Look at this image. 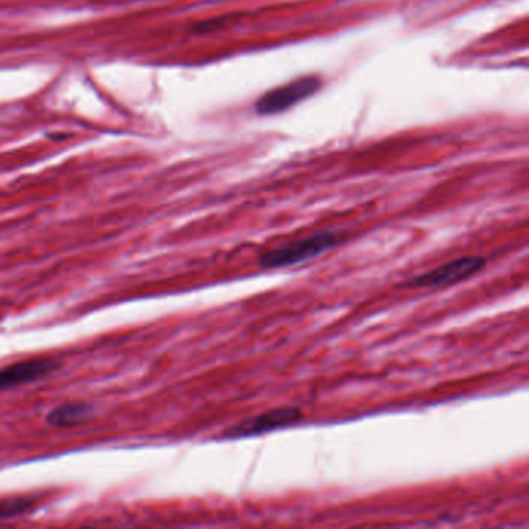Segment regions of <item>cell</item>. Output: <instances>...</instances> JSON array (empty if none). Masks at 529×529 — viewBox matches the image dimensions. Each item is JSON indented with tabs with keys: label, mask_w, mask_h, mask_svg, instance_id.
<instances>
[{
	"label": "cell",
	"mask_w": 529,
	"mask_h": 529,
	"mask_svg": "<svg viewBox=\"0 0 529 529\" xmlns=\"http://www.w3.org/2000/svg\"><path fill=\"white\" fill-rule=\"evenodd\" d=\"M94 405L87 402H69L58 405L47 415V424L53 427H75L84 424L94 416Z\"/></svg>",
	"instance_id": "8992f818"
},
{
	"label": "cell",
	"mask_w": 529,
	"mask_h": 529,
	"mask_svg": "<svg viewBox=\"0 0 529 529\" xmlns=\"http://www.w3.org/2000/svg\"><path fill=\"white\" fill-rule=\"evenodd\" d=\"M59 367L61 364L58 360L52 359V357H41V359L21 360L16 364L0 368V391L32 384V382L55 373Z\"/></svg>",
	"instance_id": "5b68a950"
},
{
	"label": "cell",
	"mask_w": 529,
	"mask_h": 529,
	"mask_svg": "<svg viewBox=\"0 0 529 529\" xmlns=\"http://www.w3.org/2000/svg\"><path fill=\"white\" fill-rule=\"evenodd\" d=\"M322 81L317 77H301L291 83L275 87L258 100L255 111L258 115H275L297 106L301 101L308 100L317 94Z\"/></svg>",
	"instance_id": "3957f363"
},
{
	"label": "cell",
	"mask_w": 529,
	"mask_h": 529,
	"mask_svg": "<svg viewBox=\"0 0 529 529\" xmlns=\"http://www.w3.org/2000/svg\"><path fill=\"white\" fill-rule=\"evenodd\" d=\"M36 508V500L27 495H13L0 498V520L16 519L25 516Z\"/></svg>",
	"instance_id": "52a82bcc"
},
{
	"label": "cell",
	"mask_w": 529,
	"mask_h": 529,
	"mask_svg": "<svg viewBox=\"0 0 529 529\" xmlns=\"http://www.w3.org/2000/svg\"><path fill=\"white\" fill-rule=\"evenodd\" d=\"M486 264L488 260L485 256H463V258L436 267L426 274L408 278L401 284V287L416 289V287L450 286V284L461 283L467 278L474 277L480 270L485 269Z\"/></svg>",
	"instance_id": "7a4b0ae2"
},
{
	"label": "cell",
	"mask_w": 529,
	"mask_h": 529,
	"mask_svg": "<svg viewBox=\"0 0 529 529\" xmlns=\"http://www.w3.org/2000/svg\"><path fill=\"white\" fill-rule=\"evenodd\" d=\"M303 419V412L297 407L274 408L270 412L261 413L255 418L246 419L225 430L224 438H247V436L263 435L277 429L294 426Z\"/></svg>",
	"instance_id": "277c9868"
},
{
	"label": "cell",
	"mask_w": 529,
	"mask_h": 529,
	"mask_svg": "<svg viewBox=\"0 0 529 529\" xmlns=\"http://www.w3.org/2000/svg\"><path fill=\"white\" fill-rule=\"evenodd\" d=\"M342 233L320 232L306 238L297 239L286 246L264 252L258 260L263 269H280V267L295 266L314 260L317 256L336 249L342 244Z\"/></svg>",
	"instance_id": "6da1fadb"
}]
</instances>
